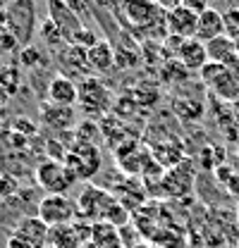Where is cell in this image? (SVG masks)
Masks as SVG:
<instances>
[{
    "mask_svg": "<svg viewBox=\"0 0 239 248\" xmlns=\"http://www.w3.org/2000/svg\"><path fill=\"white\" fill-rule=\"evenodd\" d=\"M163 12H170V10H175V7H179L182 5V0H153Z\"/></svg>",
    "mask_w": 239,
    "mask_h": 248,
    "instance_id": "31",
    "label": "cell"
},
{
    "mask_svg": "<svg viewBox=\"0 0 239 248\" xmlns=\"http://www.w3.org/2000/svg\"><path fill=\"white\" fill-rule=\"evenodd\" d=\"M86 55H89L91 69L98 72V74H105V72L113 69V64H115V48H113V43H108V41H98L93 48L86 50Z\"/></svg>",
    "mask_w": 239,
    "mask_h": 248,
    "instance_id": "18",
    "label": "cell"
},
{
    "mask_svg": "<svg viewBox=\"0 0 239 248\" xmlns=\"http://www.w3.org/2000/svg\"><path fill=\"white\" fill-rule=\"evenodd\" d=\"M10 5V0H0V7H7Z\"/></svg>",
    "mask_w": 239,
    "mask_h": 248,
    "instance_id": "34",
    "label": "cell"
},
{
    "mask_svg": "<svg viewBox=\"0 0 239 248\" xmlns=\"http://www.w3.org/2000/svg\"><path fill=\"white\" fill-rule=\"evenodd\" d=\"M7 27V7H0V29Z\"/></svg>",
    "mask_w": 239,
    "mask_h": 248,
    "instance_id": "32",
    "label": "cell"
},
{
    "mask_svg": "<svg viewBox=\"0 0 239 248\" xmlns=\"http://www.w3.org/2000/svg\"><path fill=\"white\" fill-rule=\"evenodd\" d=\"M237 248H239V241H237Z\"/></svg>",
    "mask_w": 239,
    "mask_h": 248,
    "instance_id": "38",
    "label": "cell"
},
{
    "mask_svg": "<svg viewBox=\"0 0 239 248\" xmlns=\"http://www.w3.org/2000/svg\"><path fill=\"white\" fill-rule=\"evenodd\" d=\"M41 38H43L51 48H58V46H62V43H67V38L62 36V31H60L51 19H46V22L41 24Z\"/></svg>",
    "mask_w": 239,
    "mask_h": 248,
    "instance_id": "23",
    "label": "cell"
},
{
    "mask_svg": "<svg viewBox=\"0 0 239 248\" xmlns=\"http://www.w3.org/2000/svg\"><path fill=\"white\" fill-rule=\"evenodd\" d=\"M168 46H170V50H172V58H175L187 72H201L210 62L206 43H201L199 38L179 41V38L168 36Z\"/></svg>",
    "mask_w": 239,
    "mask_h": 248,
    "instance_id": "6",
    "label": "cell"
},
{
    "mask_svg": "<svg viewBox=\"0 0 239 248\" xmlns=\"http://www.w3.org/2000/svg\"><path fill=\"white\" fill-rule=\"evenodd\" d=\"M41 115H43V122L48 124L51 129H69L74 124V108H65V105H43L41 108Z\"/></svg>",
    "mask_w": 239,
    "mask_h": 248,
    "instance_id": "19",
    "label": "cell"
},
{
    "mask_svg": "<svg viewBox=\"0 0 239 248\" xmlns=\"http://www.w3.org/2000/svg\"><path fill=\"white\" fill-rule=\"evenodd\" d=\"M67 170L77 177V179H91L98 170H101V153L96 146H86V143H74L67 153L65 160Z\"/></svg>",
    "mask_w": 239,
    "mask_h": 248,
    "instance_id": "8",
    "label": "cell"
},
{
    "mask_svg": "<svg viewBox=\"0 0 239 248\" xmlns=\"http://www.w3.org/2000/svg\"><path fill=\"white\" fill-rule=\"evenodd\" d=\"M48 227H60V224H72L79 219V208L67 193H46L38 201V213Z\"/></svg>",
    "mask_w": 239,
    "mask_h": 248,
    "instance_id": "4",
    "label": "cell"
},
{
    "mask_svg": "<svg viewBox=\"0 0 239 248\" xmlns=\"http://www.w3.org/2000/svg\"><path fill=\"white\" fill-rule=\"evenodd\" d=\"M5 248H34L29 241H24V239H19V236H15V234H10V239L5 241Z\"/></svg>",
    "mask_w": 239,
    "mask_h": 248,
    "instance_id": "29",
    "label": "cell"
},
{
    "mask_svg": "<svg viewBox=\"0 0 239 248\" xmlns=\"http://www.w3.org/2000/svg\"><path fill=\"white\" fill-rule=\"evenodd\" d=\"M19 62L24 64V67H29V69H34V67H38V64H43V53L38 50V48H34V46H24L22 48V53H19Z\"/></svg>",
    "mask_w": 239,
    "mask_h": 248,
    "instance_id": "24",
    "label": "cell"
},
{
    "mask_svg": "<svg viewBox=\"0 0 239 248\" xmlns=\"http://www.w3.org/2000/svg\"><path fill=\"white\" fill-rule=\"evenodd\" d=\"M165 27H168V36L187 41V38H196V29H199V12H194L187 5H179L175 10L165 12Z\"/></svg>",
    "mask_w": 239,
    "mask_h": 248,
    "instance_id": "11",
    "label": "cell"
},
{
    "mask_svg": "<svg viewBox=\"0 0 239 248\" xmlns=\"http://www.w3.org/2000/svg\"><path fill=\"white\" fill-rule=\"evenodd\" d=\"M237 110H239V103H237ZM237 120H239V115H237Z\"/></svg>",
    "mask_w": 239,
    "mask_h": 248,
    "instance_id": "36",
    "label": "cell"
},
{
    "mask_svg": "<svg viewBox=\"0 0 239 248\" xmlns=\"http://www.w3.org/2000/svg\"><path fill=\"white\" fill-rule=\"evenodd\" d=\"M201 84L208 86L213 95H218L225 103H239V77L235 72H230L227 67L218 64V62H208L201 72Z\"/></svg>",
    "mask_w": 239,
    "mask_h": 248,
    "instance_id": "2",
    "label": "cell"
},
{
    "mask_svg": "<svg viewBox=\"0 0 239 248\" xmlns=\"http://www.w3.org/2000/svg\"><path fill=\"white\" fill-rule=\"evenodd\" d=\"M77 15H82V12H86L89 10V5H91V0H65Z\"/></svg>",
    "mask_w": 239,
    "mask_h": 248,
    "instance_id": "30",
    "label": "cell"
},
{
    "mask_svg": "<svg viewBox=\"0 0 239 248\" xmlns=\"http://www.w3.org/2000/svg\"><path fill=\"white\" fill-rule=\"evenodd\" d=\"M225 36V24H222V12L208 7L204 12H199V29H196V38L201 43H210L215 38Z\"/></svg>",
    "mask_w": 239,
    "mask_h": 248,
    "instance_id": "17",
    "label": "cell"
},
{
    "mask_svg": "<svg viewBox=\"0 0 239 248\" xmlns=\"http://www.w3.org/2000/svg\"><path fill=\"white\" fill-rule=\"evenodd\" d=\"M69 43H72V46H79V48H84V50H89V48H93V46L98 43V36L91 29H82Z\"/></svg>",
    "mask_w": 239,
    "mask_h": 248,
    "instance_id": "25",
    "label": "cell"
},
{
    "mask_svg": "<svg viewBox=\"0 0 239 248\" xmlns=\"http://www.w3.org/2000/svg\"><path fill=\"white\" fill-rule=\"evenodd\" d=\"M194 179H196V170L191 165V160H182L179 165L170 167V172H165V177L160 179V186L168 196H187L194 188Z\"/></svg>",
    "mask_w": 239,
    "mask_h": 248,
    "instance_id": "12",
    "label": "cell"
},
{
    "mask_svg": "<svg viewBox=\"0 0 239 248\" xmlns=\"http://www.w3.org/2000/svg\"><path fill=\"white\" fill-rule=\"evenodd\" d=\"M91 234H93V224L86 219L51 227L48 248H84L86 244H91Z\"/></svg>",
    "mask_w": 239,
    "mask_h": 248,
    "instance_id": "7",
    "label": "cell"
},
{
    "mask_svg": "<svg viewBox=\"0 0 239 248\" xmlns=\"http://www.w3.org/2000/svg\"><path fill=\"white\" fill-rule=\"evenodd\" d=\"M7 29L19 41V46H31V38L36 33V2L34 0H10Z\"/></svg>",
    "mask_w": 239,
    "mask_h": 248,
    "instance_id": "3",
    "label": "cell"
},
{
    "mask_svg": "<svg viewBox=\"0 0 239 248\" xmlns=\"http://www.w3.org/2000/svg\"><path fill=\"white\" fill-rule=\"evenodd\" d=\"M15 236L29 241L34 248H48V236H51V227L41 219L38 215L34 217H22L17 224H15Z\"/></svg>",
    "mask_w": 239,
    "mask_h": 248,
    "instance_id": "14",
    "label": "cell"
},
{
    "mask_svg": "<svg viewBox=\"0 0 239 248\" xmlns=\"http://www.w3.org/2000/svg\"><path fill=\"white\" fill-rule=\"evenodd\" d=\"M46 95H48V103H53V105L72 108L74 103H79V89H77L74 79H69L65 74H58V77L51 79Z\"/></svg>",
    "mask_w": 239,
    "mask_h": 248,
    "instance_id": "15",
    "label": "cell"
},
{
    "mask_svg": "<svg viewBox=\"0 0 239 248\" xmlns=\"http://www.w3.org/2000/svg\"><path fill=\"white\" fill-rule=\"evenodd\" d=\"M48 19L62 31V36L67 38V43L84 29L79 15H77L65 0H48Z\"/></svg>",
    "mask_w": 239,
    "mask_h": 248,
    "instance_id": "13",
    "label": "cell"
},
{
    "mask_svg": "<svg viewBox=\"0 0 239 248\" xmlns=\"http://www.w3.org/2000/svg\"><path fill=\"white\" fill-rule=\"evenodd\" d=\"M17 48H19V41L12 36V31L7 29V27H2L0 29V53H12Z\"/></svg>",
    "mask_w": 239,
    "mask_h": 248,
    "instance_id": "26",
    "label": "cell"
},
{
    "mask_svg": "<svg viewBox=\"0 0 239 248\" xmlns=\"http://www.w3.org/2000/svg\"><path fill=\"white\" fill-rule=\"evenodd\" d=\"M237 222H239V205H237Z\"/></svg>",
    "mask_w": 239,
    "mask_h": 248,
    "instance_id": "35",
    "label": "cell"
},
{
    "mask_svg": "<svg viewBox=\"0 0 239 248\" xmlns=\"http://www.w3.org/2000/svg\"><path fill=\"white\" fill-rule=\"evenodd\" d=\"M206 50H208V60L210 62H218V64H227L237 55V43L227 36H220L215 41L206 43Z\"/></svg>",
    "mask_w": 239,
    "mask_h": 248,
    "instance_id": "20",
    "label": "cell"
},
{
    "mask_svg": "<svg viewBox=\"0 0 239 248\" xmlns=\"http://www.w3.org/2000/svg\"><path fill=\"white\" fill-rule=\"evenodd\" d=\"M222 24H225V36L239 43V7H230L222 12Z\"/></svg>",
    "mask_w": 239,
    "mask_h": 248,
    "instance_id": "22",
    "label": "cell"
},
{
    "mask_svg": "<svg viewBox=\"0 0 239 248\" xmlns=\"http://www.w3.org/2000/svg\"><path fill=\"white\" fill-rule=\"evenodd\" d=\"M17 191H19V184H17L15 177L0 174V196H2V198H10V196H15Z\"/></svg>",
    "mask_w": 239,
    "mask_h": 248,
    "instance_id": "27",
    "label": "cell"
},
{
    "mask_svg": "<svg viewBox=\"0 0 239 248\" xmlns=\"http://www.w3.org/2000/svg\"><path fill=\"white\" fill-rule=\"evenodd\" d=\"M115 201H118V198H115V196H110L108 191L96 188V186H86V188L82 191L79 201H77L79 219H86V222H91V224L103 222L105 215H108V210L113 208V203H115Z\"/></svg>",
    "mask_w": 239,
    "mask_h": 248,
    "instance_id": "9",
    "label": "cell"
},
{
    "mask_svg": "<svg viewBox=\"0 0 239 248\" xmlns=\"http://www.w3.org/2000/svg\"><path fill=\"white\" fill-rule=\"evenodd\" d=\"M60 62H62V67L67 69V74L65 77H79V79H86L89 77V72H93L89 64V55H86V50L84 48H79V46H72V43H67V48H62V53H60Z\"/></svg>",
    "mask_w": 239,
    "mask_h": 248,
    "instance_id": "16",
    "label": "cell"
},
{
    "mask_svg": "<svg viewBox=\"0 0 239 248\" xmlns=\"http://www.w3.org/2000/svg\"><path fill=\"white\" fill-rule=\"evenodd\" d=\"M210 0H182V5H187V7H191L194 12H204V10H208Z\"/></svg>",
    "mask_w": 239,
    "mask_h": 248,
    "instance_id": "28",
    "label": "cell"
},
{
    "mask_svg": "<svg viewBox=\"0 0 239 248\" xmlns=\"http://www.w3.org/2000/svg\"><path fill=\"white\" fill-rule=\"evenodd\" d=\"M237 50H239V43H237Z\"/></svg>",
    "mask_w": 239,
    "mask_h": 248,
    "instance_id": "37",
    "label": "cell"
},
{
    "mask_svg": "<svg viewBox=\"0 0 239 248\" xmlns=\"http://www.w3.org/2000/svg\"><path fill=\"white\" fill-rule=\"evenodd\" d=\"M74 182H77V177L67 170V165L62 160L48 157V160L38 162V167H36V184L46 193H65L72 188Z\"/></svg>",
    "mask_w": 239,
    "mask_h": 248,
    "instance_id": "5",
    "label": "cell"
},
{
    "mask_svg": "<svg viewBox=\"0 0 239 248\" xmlns=\"http://www.w3.org/2000/svg\"><path fill=\"white\" fill-rule=\"evenodd\" d=\"M98 131H101V126H96L93 122H82L77 126V131H74V141L77 143H86V146H96Z\"/></svg>",
    "mask_w": 239,
    "mask_h": 248,
    "instance_id": "21",
    "label": "cell"
},
{
    "mask_svg": "<svg viewBox=\"0 0 239 248\" xmlns=\"http://www.w3.org/2000/svg\"><path fill=\"white\" fill-rule=\"evenodd\" d=\"M120 17L137 33H144L151 38L168 36L165 12L153 0H120Z\"/></svg>",
    "mask_w": 239,
    "mask_h": 248,
    "instance_id": "1",
    "label": "cell"
},
{
    "mask_svg": "<svg viewBox=\"0 0 239 248\" xmlns=\"http://www.w3.org/2000/svg\"><path fill=\"white\" fill-rule=\"evenodd\" d=\"M132 248H155V246H153V244H134Z\"/></svg>",
    "mask_w": 239,
    "mask_h": 248,
    "instance_id": "33",
    "label": "cell"
},
{
    "mask_svg": "<svg viewBox=\"0 0 239 248\" xmlns=\"http://www.w3.org/2000/svg\"><path fill=\"white\" fill-rule=\"evenodd\" d=\"M79 89V105L89 115H101L110 108V91L98 77H86L77 84Z\"/></svg>",
    "mask_w": 239,
    "mask_h": 248,
    "instance_id": "10",
    "label": "cell"
}]
</instances>
